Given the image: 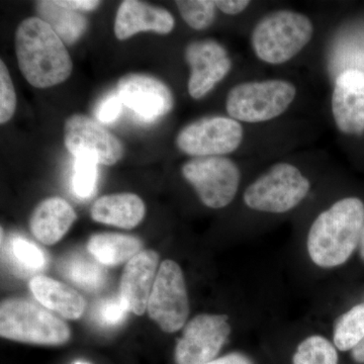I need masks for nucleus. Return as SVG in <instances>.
Masks as SVG:
<instances>
[{
	"label": "nucleus",
	"mask_w": 364,
	"mask_h": 364,
	"mask_svg": "<svg viewBox=\"0 0 364 364\" xmlns=\"http://www.w3.org/2000/svg\"><path fill=\"white\" fill-rule=\"evenodd\" d=\"M60 272L72 284L88 291H98L107 282V272L102 264L78 254L62 261Z\"/></svg>",
	"instance_id": "22"
},
{
	"label": "nucleus",
	"mask_w": 364,
	"mask_h": 364,
	"mask_svg": "<svg viewBox=\"0 0 364 364\" xmlns=\"http://www.w3.org/2000/svg\"><path fill=\"white\" fill-rule=\"evenodd\" d=\"M16 109V95L13 80L4 61H0V123H7Z\"/></svg>",
	"instance_id": "28"
},
{
	"label": "nucleus",
	"mask_w": 364,
	"mask_h": 364,
	"mask_svg": "<svg viewBox=\"0 0 364 364\" xmlns=\"http://www.w3.org/2000/svg\"><path fill=\"white\" fill-rule=\"evenodd\" d=\"M358 251L359 256H360L361 260H363L364 263V227L363 233H361L360 241H359Z\"/></svg>",
	"instance_id": "35"
},
{
	"label": "nucleus",
	"mask_w": 364,
	"mask_h": 364,
	"mask_svg": "<svg viewBox=\"0 0 364 364\" xmlns=\"http://www.w3.org/2000/svg\"><path fill=\"white\" fill-rule=\"evenodd\" d=\"M174 26L176 21L166 9L136 0H126L117 9L114 35L119 41L130 39L140 32L167 35Z\"/></svg>",
	"instance_id": "16"
},
{
	"label": "nucleus",
	"mask_w": 364,
	"mask_h": 364,
	"mask_svg": "<svg viewBox=\"0 0 364 364\" xmlns=\"http://www.w3.org/2000/svg\"><path fill=\"white\" fill-rule=\"evenodd\" d=\"M215 6L229 16H236L245 11L250 4L248 0H217Z\"/></svg>",
	"instance_id": "31"
},
{
	"label": "nucleus",
	"mask_w": 364,
	"mask_h": 364,
	"mask_svg": "<svg viewBox=\"0 0 364 364\" xmlns=\"http://www.w3.org/2000/svg\"><path fill=\"white\" fill-rule=\"evenodd\" d=\"M313 35L312 21L305 14L279 11L258 21L251 42L261 61L279 65L296 57L310 43Z\"/></svg>",
	"instance_id": "3"
},
{
	"label": "nucleus",
	"mask_w": 364,
	"mask_h": 364,
	"mask_svg": "<svg viewBox=\"0 0 364 364\" xmlns=\"http://www.w3.org/2000/svg\"><path fill=\"white\" fill-rule=\"evenodd\" d=\"M311 181L291 163H277L244 191L243 200L255 212L284 214L308 196Z\"/></svg>",
	"instance_id": "5"
},
{
	"label": "nucleus",
	"mask_w": 364,
	"mask_h": 364,
	"mask_svg": "<svg viewBox=\"0 0 364 364\" xmlns=\"http://www.w3.org/2000/svg\"><path fill=\"white\" fill-rule=\"evenodd\" d=\"M145 214L142 198L130 193L102 196L90 210L93 221L127 230L138 226Z\"/></svg>",
	"instance_id": "18"
},
{
	"label": "nucleus",
	"mask_w": 364,
	"mask_h": 364,
	"mask_svg": "<svg viewBox=\"0 0 364 364\" xmlns=\"http://www.w3.org/2000/svg\"><path fill=\"white\" fill-rule=\"evenodd\" d=\"M296 88L289 81L267 79L234 86L228 93L230 117L244 123H263L279 117L293 104Z\"/></svg>",
	"instance_id": "6"
},
{
	"label": "nucleus",
	"mask_w": 364,
	"mask_h": 364,
	"mask_svg": "<svg viewBox=\"0 0 364 364\" xmlns=\"http://www.w3.org/2000/svg\"><path fill=\"white\" fill-rule=\"evenodd\" d=\"M128 312V308L124 305L123 299L119 296L102 301L97 310V317L102 324L116 326L123 322Z\"/></svg>",
	"instance_id": "29"
},
{
	"label": "nucleus",
	"mask_w": 364,
	"mask_h": 364,
	"mask_svg": "<svg viewBox=\"0 0 364 364\" xmlns=\"http://www.w3.org/2000/svg\"><path fill=\"white\" fill-rule=\"evenodd\" d=\"M97 182V163L90 158H76L73 188L80 198H88L95 193Z\"/></svg>",
	"instance_id": "26"
},
{
	"label": "nucleus",
	"mask_w": 364,
	"mask_h": 364,
	"mask_svg": "<svg viewBox=\"0 0 364 364\" xmlns=\"http://www.w3.org/2000/svg\"><path fill=\"white\" fill-rule=\"evenodd\" d=\"M364 227V203L344 198L323 210L314 220L306 251L316 267L332 269L345 264L358 248Z\"/></svg>",
	"instance_id": "1"
},
{
	"label": "nucleus",
	"mask_w": 364,
	"mask_h": 364,
	"mask_svg": "<svg viewBox=\"0 0 364 364\" xmlns=\"http://www.w3.org/2000/svg\"><path fill=\"white\" fill-rule=\"evenodd\" d=\"M332 114L340 132L361 135L364 132V72L348 69L335 80Z\"/></svg>",
	"instance_id": "14"
},
{
	"label": "nucleus",
	"mask_w": 364,
	"mask_h": 364,
	"mask_svg": "<svg viewBox=\"0 0 364 364\" xmlns=\"http://www.w3.org/2000/svg\"><path fill=\"white\" fill-rule=\"evenodd\" d=\"M335 345L322 335H311L296 347L293 364H338Z\"/></svg>",
	"instance_id": "24"
},
{
	"label": "nucleus",
	"mask_w": 364,
	"mask_h": 364,
	"mask_svg": "<svg viewBox=\"0 0 364 364\" xmlns=\"http://www.w3.org/2000/svg\"><path fill=\"white\" fill-rule=\"evenodd\" d=\"M14 46L20 70L33 87H52L70 77L73 63L65 45L41 18L21 21Z\"/></svg>",
	"instance_id": "2"
},
{
	"label": "nucleus",
	"mask_w": 364,
	"mask_h": 364,
	"mask_svg": "<svg viewBox=\"0 0 364 364\" xmlns=\"http://www.w3.org/2000/svg\"><path fill=\"white\" fill-rule=\"evenodd\" d=\"M57 4L74 11H92L100 6V1L95 0H59Z\"/></svg>",
	"instance_id": "32"
},
{
	"label": "nucleus",
	"mask_w": 364,
	"mask_h": 364,
	"mask_svg": "<svg viewBox=\"0 0 364 364\" xmlns=\"http://www.w3.org/2000/svg\"><path fill=\"white\" fill-rule=\"evenodd\" d=\"M36 11L38 18L51 26L64 44H75L87 28V20L82 14L64 9L56 1H37Z\"/></svg>",
	"instance_id": "21"
},
{
	"label": "nucleus",
	"mask_w": 364,
	"mask_h": 364,
	"mask_svg": "<svg viewBox=\"0 0 364 364\" xmlns=\"http://www.w3.org/2000/svg\"><path fill=\"white\" fill-rule=\"evenodd\" d=\"M64 143L75 158H90L97 164H116L124 156L121 141L100 122L85 116L72 114L64 126Z\"/></svg>",
	"instance_id": "11"
},
{
	"label": "nucleus",
	"mask_w": 364,
	"mask_h": 364,
	"mask_svg": "<svg viewBox=\"0 0 364 364\" xmlns=\"http://www.w3.org/2000/svg\"><path fill=\"white\" fill-rule=\"evenodd\" d=\"M181 18L191 28H210L215 18V2L212 0H178L176 2Z\"/></svg>",
	"instance_id": "25"
},
{
	"label": "nucleus",
	"mask_w": 364,
	"mask_h": 364,
	"mask_svg": "<svg viewBox=\"0 0 364 364\" xmlns=\"http://www.w3.org/2000/svg\"><path fill=\"white\" fill-rule=\"evenodd\" d=\"M158 264L159 255L154 250H142L127 263L122 275L119 296L129 312L142 316L147 311Z\"/></svg>",
	"instance_id": "15"
},
{
	"label": "nucleus",
	"mask_w": 364,
	"mask_h": 364,
	"mask_svg": "<svg viewBox=\"0 0 364 364\" xmlns=\"http://www.w3.org/2000/svg\"><path fill=\"white\" fill-rule=\"evenodd\" d=\"M30 289L43 306L63 318L77 320L85 313V299L62 282L45 275H37L30 280Z\"/></svg>",
	"instance_id": "19"
},
{
	"label": "nucleus",
	"mask_w": 364,
	"mask_h": 364,
	"mask_svg": "<svg viewBox=\"0 0 364 364\" xmlns=\"http://www.w3.org/2000/svg\"><path fill=\"white\" fill-rule=\"evenodd\" d=\"M232 332L229 317L200 314L186 323L174 351L176 364H205L215 360Z\"/></svg>",
	"instance_id": "10"
},
{
	"label": "nucleus",
	"mask_w": 364,
	"mask_h": 364,
	"mask_svg": "<svg viewBox=\"0 0 364 364\" xmlns=\"http://www.w3.org/2000/svg\"><path fill=\"white\" fill-rule=\"evenodd\" d=\"M123 105L119 93L112 92L107 95L95 109V114L97 122L105 124L114 123L119 119V114L123 111Z\"/></svg>",
	"instance_id": "30"
},
{
	"label": "nucleus",
	"mask_w": 364,
	"mask_h": 364,
	"mask_svg": "<svg viewBox=\"0 0 364 364\" xmlns=\"http://www.w3.org/2000/svg\"><path fill=\"white\" fill-rule=\"evenodd\" d=\"M88 252L100 264L116 267L135 257L142 251V242L130 235H93L87 243Z\"/></svg>",
	"instance_id": "20"
},
{
	"label": "nucleus",
	"mask_w": 364,
	"mask_h": 364,
	"mask_svg": "<svg viewBox=\"0 0 364 364\" xmlns=\"http://www.w3.org/2000/svg\"><path fill=\"white\" fill-rule=\"evenodd\" d=\"M11 251L16 262L26 269L36 272L45 267V254L32 242L21 237L14 238L11 243Z\"/></svg>",
	"instance_id": "27"
},
{
	"label": "nucleus",
	"mask_w": 364,
	"mask_h": 364,
	"mask_svg": "<svg viewBox=\"0 0 364 364\" xmlns=\"http://www.w3.org/2000/svg\"><path fill=\"white\" fill-rule=\"evenodd\" d=\"M2 338L23 343L59 346L67 343L68 325L42 306L23 299H7L0 306Z\"/></svg>",
	"instance_id": "4"
},
{
	"label": "nucleus",
	"mask_w": 364,
	"mask_h": 364,
	"mask_svg": "<svg viewBox=\"0 0 364 364\" xmlns=\"http://www.w3.org/2000/svg\"><path fill=\"white\" fill-rule=\"evenodd\" d=\"M76 215L73 208L61 198L43 200L33 210L30 229L33 236L45 245H54L69 231Z\"/></svg>",
	"instance_id": "17"
},
{
	"label": "nucleus",
	"mask_w": 364,
	"mask_h": 364,
	"mask_svg": "<svg viewBox=\"0 0 364 364\" xmlns=\"http://www.w3.org/2000/svg\"><path fill=\"white\" fill-rule=\"evenodd\" d=\"M74 364H88V363H82V361H77V363H75Z\"/></svg>",
	"instance_id": "36"
},
{
	"label": "nucleus",
	"mask_w": 364,
	"mask_h": 364,
	"mask_svg": "<svg viewBox=\"0 0 364 364\" xmlns=\"http://www.w3.org/2000/svg\"><path fill=\"white\" fill-rule=\"evenodd\" d=\"M184 58L191 67L188 93L202 100L232 69V60L224 47L214 40L196 41L186 48Z\"/></svg>",
	"instance_id": "13"
},
{
	"label": "nucleus",
	"mask_w": 364,
	"mask_h": 364,
	"mask_svg": "<svg viewBox=\"0 0 364 364\" xmlns=\"http://www.w3.org/2000/svg\"><path fill=\"white\" fill-rule=\"evenodd\" d=\"M124 107L146 123H152L168 114L174 107L172 91L163 81L142 73L127 74L117 82V90Z\"/></svg>",
	"instance_id": "12"
},
{
	"label": "nucleus",
	"mask_w": 364,
	"mask_h": 364,
	"mask_svg": "<svg viewBox=\"0 0 364 364\" xmlns=\"http://www.w3.org/2000/svg\"><path fill=\"white\" fill-rule=\"evenodd\" d=\"M181 172L200 202L215 210L233 202L240 186V170L224 156L193 158L182 165Z\"/></svg>",
	"instance_id": "7"
},
{
	"label": "nucleus",
	"mask_w": 364,
	"mask_h": 364,
	"mask_svg": "<svg viewBox=\"0 0 364 364\" xmlns=\"http://www.w3.org/2000/svg\"><path fill=\"white\" fill-rule=\"evenodd\" d=\"M364 338V303L336 318L333 328V344L339 351L352 350Z\"/></svg>",
	"instance_id": "23"
},
{
	"label": "nucleus",
	"mask_w": 364,
	"mask_h": 364,
	"mask_svg": "<svg viewBox=\"0 0 364 364\" xmlns=\"http://www.w3.org/2000/svg\"><path fill=\"white\" fill-rule=\"evenodd\" d=\"M205 364H255L252 359L246 355V354L240 353V352H233V353L227 354L222 358H215V360Z\"/></svg>",
	"instance_id": "33"
},
{
	"label": "nucleus",
	"mask_w": 364,
	"mask_h": 364,
	"mask_svg": "<svg viewBox=\"0 0 364 364\" xmlns=\"http://www.w3.org/2000/svg\"><path fill=\"white\" fill-rule=\"evenodd\" d=\"M351 356L353 360L358 363H364V338L358 345H356L351 350Z\"/></svg>",
	"instance_id": "34"
},
{
	"label": "nucleus",
	"mask_w": 364,
	"mask_h": 364,
	"mask_svg": "<svg viewBox=\"0 0 364 364\" xmlns=\"http://www.w3.org/2000/svg\"><path fill=\"white\" fill-rule=\"evenodd\" d=\"M149 317L163 331L184 328L189 316L188 287L178 263L165 260L160 264L147 306Z\"/></svg>",
	"instance_id": "8"
},
{
	"label": "nucleus",
	"mask_w": 364,
	"mask_h": 364,
	"mask_svg": "<svg viewBox=\"0 0 364 364\" xmlns=\"http://www.w3.org/2000/svg\"><path fill=\"white\" fill-rule=\"evenodd\" d=\"M243 135L241 124L232 117H205L181 129L176 146L195 158L224 156L240 147Z\"/></svg>",
	"instance_id": "9"
}]
</instances>
